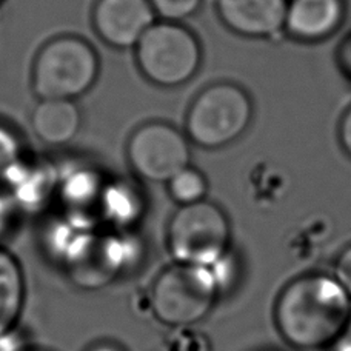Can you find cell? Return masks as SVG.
<instances>
[{
    "instance_id": "7c38bea8",
    "label": "cell",
    "mask_w": 351,
    "mask_h": 351,
    "mask_svg": "<svg viewBox=\"0 0 351 351\" xmlns=\"http://www.w3.org/2000/svg\"><path fill=\"white\" fill-rule=\"evenodd\" d=\"M25 298L27 282L21 262L0 247V339L16 327L22 316Z\"/></svg>"
},
{
    "instance_id": "6da1fadb",
    "label": "cell",
    "mask_w": 351,
    "mask_h": 351,
    "mask_svg": "<svg viewBox=\"0 0 351 351\" xmlns=\"http://www.w3.org/2000/svg\"><path fill=\"white\" fill-rule=\"evenodd\" d=\"M351 298L335 276L305 274L282 288L274 304V324L291 347H328L346 333Z\"/></svg>"
},
{
    "instance_id": "9a60e30c",
    "label": "cell",
    "mask_w": 351,
    "mask_h": 351,
    "mask_svg": "<svg viewBox=\"0 0 351 351\" xmlns=\"http://www.w3.org/2000/svg\"><path fill=\"white\" fill-rule=\"evenodd\" d=\"M19 156L17 141L10 130L0 127V174L8 171Z\"/></svg>"
},
{
    "instance_id": "4fadbf2b",
    "label": "cell",
    "mask_w": 351,
    "mask_h": 351,
    "mask_svg": "<svg viewBox=\"0 0 351 351\" xmlns=\"http://www.w3.org/2000/svg\"><path fill=\"white\" fill-rule=\"evenodd\" d=\"M168 193L171 199L179 205H190L205 200L208 191V182L197 168L188 165L184 170L167 182Z\"/></svg>"
},
{
    "instance_id": "5b68a950",
    "label": "cell",
    "mask_w": 351,
    "mask_h": 351,
    "mask_svg": "<svg viewBox=\"0 0 351 351\" xmlns=\"http://www.w3.org/2000/svg\"><path fill=\"white\" fill-rule=\"evenodd\" d=\"M230 222L216 204L200 200L180 205L167 228V247L174 262L213 267L230 245Z\"/></svg>"
},
{
    "instance_id": "3957f363",
    "label": "cell",
    "mask_w": 351,
    "mask_h": 351,
    "mask_svg": "<svg viewBox=\"0 0 351 351\" xmlns=\"http://www.w3.org/2000/svg\"><path fill=\"white\" fill-rule=\"evenodd\" d=\"M219 296L210 267L174 262L162 269L152 288L154 316L168 327H190L208 315Z\"/></svg>"
},
{
    "instance_id": "44dd1931",
    "label": "cell",
    "mask_w": 351,
    "mask_h": 351,
    "mask_svg": "<svg viewBox=\"0 0 351 351\" xmlns=\"http://www.w3.org/2000/svg\"><path fill=\"white\" fill-rule=\"evenodd\" d=\"M19 351H49L45 348H23V350H19Z\"/></svg>"
},
{
    "instance_id": "8fae6325",
    "label": "cell",
    "mask_w": 351,
    "mask_h": 351,
    "mask_svg": "<svg viewBox=\"0 0 351 351\" xmlns=\"http://www.w3.org/2000/svg\"><path fill=\"white\" fill-rule=\"evenodd\" d=\"M82 117L73 100L45 99L31 119L34 133L48 145H65L79 133Z\"/></svg>"
},
{
    "instance_id": "8992f818",
    "label": "cell",
    "mask_w": 351,
    "mask_h": 351,
    "mask_svg": "<svg viewBox=\"0 0 351 351\" xmlns=\"http://www.w3.org/2000/svg\"><path fill=\"white\" fill-rule=\"evenodd\" d=\"M136 60L149 82L159 86L186 84L199 71L202 48L191 29L182 23H153L136 45Z\"/></svg>"
},
{
    "instance_id": "ac0fdd59",
    "label": "cell",
    "mask_w": 351,
    "mask_h": 351,
    "mask_svg": "<svg viewBox=\"0 0 351 351\" xmlns=\"http://www.w3.org/2000/svg\"><path fill=\"white\" fill-rule=\"evenodd\" d=\"M337 133H339L341 147L351 158V105L348 106L347 111L343 112L339 122V131H337Z\"/></svg>"
},
{
    "instance_id": "ba28073f",
    "label": "cell",
    "mask_w": 351,
    "mask_h": 351,
    "mask_svg": "<svg viewBox=\"0 0 351 351\" xmlns=\"http://www.w3.org/2000/svg\"><path fill=\"white\" fill-rule=\"evenodd\" d=\"M156 23V12L148 0H97L93 25L97 36L114 48L136 47Z\"/></svg>"
},
{
    "instance_id": "9c48e42d",
    "label": "cell",
    "mask_w": 351,
    "mask_h": 351,
    "mask_svg": "<svg viewBox=\"0 0 351 351\" xmlns=\"http://www.w3.org/2000/svg\"><path fill=\"white\" fill-rule=\"evenodd\" d=\"M288 0H217V14L233 33L261 39L284 31Z\"/></svg>"
},
{
    "instance_id": "e0dca14e",
    "label": "cell",
    "mask_w": 351,
    "mask_h": 351,
    "mask_svg": "<svg viewBox=\"0 0 351 351\" xmlns=\"http://www.w3.org/2000/svg\"><path fill=\"white\" fill-rule=\"evenodd\" d=\"M337 65H339L341 71L346 74L348 79H351V34H348L343 42L341 43L339 49L336 54Z\"/></svg>"
},
{
    "instance_id": "30bf717a",
    "label": "cell",
    "mask_w": 351,
    "mask_h": 351,
    "mask_svg": "<svg viewBox=\"0 0 351 351\" xmlns=\"http://www.w3.org/2000/svg\"><path fill=\"white\" fill-rule=\"evenodd\" d=\"M343 17V0H288L284 31L300 42H319L333 36Z\"/></svg>"
},
{
    "instance_id": "ffe728a7",
    "label": "cell",
    "mask_w": 351,
    "mask_h": 351,
    "mask_svg": "<svg viewBox=\"0 0 351 351\" xmlns=\"http://www.w3.org/2000/svg\"><path fill=\"white\" fill-rule=\"evenodd\" d=\"M341 341L343 342V347H346V351H351V317H350V322H348V327L346 330V333L342 335Z\"/></svg>"
},
{
    "instance_id": "7402d4cb",
    "label": "cell",
    "mask_w": 351,
    "mask_h": 351,
    "mask_svg": "<svg viewBox=\"0 0 351 351\" xmlns=\"http://www.w3.org/2000/svg\"><path fill=\"white\" fill-rule=\"evenodd\" d=\"M0 2H2V0H0Z\"/></svg>"
},
{
    "instance_id": "d6986e66",
    "label": "cell",
    "mask_w": 351,
    "mask_h": 351,
    "mask_svg": "<svg viewBox=\"0 0 351 351\" xmlns=\"http://www.w3.org/2000/svg\"><path fill=\"white\" fill-rule=\"evenodd\" d=\"M86 351H125V350L119 346L117 342L99 341V342H94Z\"/></svg>"
},
{
    "instance_id": "5bb4252c",
    "label": "cell",
    "mask_w": 351,
    "mask_h": 351,
    "mask_svg": "<svg viewBox=\"0 0 351 351\" xmlns=\"http://www.w3.org/2000/svg\"><path fill=\"white\" fill-rule=\"evenodd\" d=\"M156 17L167 22L180 23L199 11L202 0H148Z\"/></svg>"
},
{
    "instance_id": "52a82bcc",
    "label": "cell",
    "mask_w": 351,
    "mask_h": 351,
    "mask_svg": "<svg viewBox=\"0 0 351 351\" xmlns=\"http://www.w3.org/2000/svg\"><path fill=\"white\" fill-rule=\"evenodd\" d=\"M186 134L170 123L149 122L131 134L127 156L133 171L149 182H168L190 165Z\"/></svg>"
},
{
    "instance_id": "7a4b0ae2",
    "label": "cell",
    "mask_w": 351,
    "mask_h": 351,
    "mask_svg": "<svg viewBox=\"0 0 351 351\" xmlns=\"http://www.w3.org/2000/svg\"><path fill=\"white\" fill-rule=\"evenodd\" d=\"M253 121L248 93L231 82L204 88L186 112V137L202 148H222L239 139Z\"/></svg>"
},
{
    "instance_id": "277c9868",
    "label": "cell",
    "mask_w": 351,
    "mask_h": 351,
    "mask_svg": "<svg viewBox=\"0 0 351 351\" xmlns=\"http://www.w3.org/2000/svg\"><path fill=\"white\" fill-rule=\"evenodd\" d=\"M99 74V58L90 43L64 36L45 43L36 56L33 90L42 100H73L94 85Z\"/></svg>"
},
{
    "instance_id": "2e32d148",
    "label": "cell",
    "mask_w": 351,
    "mask_h": 351,
    "mask_svg": "<svg viewBox=\"0 0 351 351\" xmlns=\"http://www.w3.org/2000/svg\"><path fill=\"white\" fill-rule=\"evenodd\" d=\"M335 279L351 298V245L339 254L335 265Z\"/></svg>"
}]
</instances>
